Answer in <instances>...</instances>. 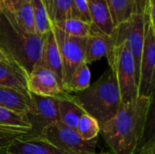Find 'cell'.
<instances>
[{
    "label": "cell",
    "instance_id": "obj_11",
    "mask_svg": "<svg viewBox=\"0 0 155 154\" xmlns=\"http://www.w3.org/2000/svg\"><path fill=\"white\" fill-rule=\"evenodd\" d=\"M0 87L7 88L30 97L27 73L9 57L0 62Z\"/></svg>",
    "mask_w": 155,
    "mask_h": 154
},
{
    "label": "cell",
    "instance_id": "obj_23",
    "mask_svg": "<svg viewBox=\"0 0 155 154\" xmlns=\"http://www.w3.org/2000/svg\"><path fill=\"white\" fill-rule=\"evenodd\" d=\"M33 7L35 34L41 36H45L51 29L52 24L47 15L45 7L42 0H30Z\"/></svg>",
    "mask_w": 155,
    "mask_h": 154
},
{
    "label": "cell",
    "instance_id": "obj_28",
    "mask_svg": "<svg viewBox=\"0 0 155 154\" xmlns=\"http://www.w3.org/2000/svg\"><path fill=\"white\" fill-rule=\"evenodd\" d=\"M135 154H155V142L143 145Z\"/></svg>",
    "mask_w": 155,
    "mask_h": 154
},
{
    "label": "cell",
    "instance_id": "obj_33",
    "mask_svg": "<svg viewBox=\"0 0 155 154\" xmlns=\"http://www.w3.org/2000/svg\"><path fill=\"white\" fill-rule=\"evenodd\" d=\"M95 154H111L109 152H96Z\"/></svg>",
    "mask_w": 155,
    "mask_h": 154
},
{
    "label": "cell",
    "instance_id": "obj_4",
    "mask_svg": "<svg viewBox=\"0 0 155 154\" xmlns=\"http://www.w3.org/2000/svg\"><path fill=\"white\" fill-rule=\"evenodd\" d=\"M106 58L118 85L122 103L136 99L139 96V89L135 64L125 43H112Z\"/></svg>",
    "mask_w": 155,
    "mask_h": 154
},
{
    "label": "cell",
    "instance_id": "obj_1",
    "mask_svg": "<svg viewBox=\"0 0 155 154\" xmlns=\"http://www.w3.org/2000/svg\"><path fill=\"white\" fill-rule=\"evenodd\" d=\"M153 106V97L139 95L127 103H122L116 113L101 125L100 133L113 154L136 153Z\"/></svg>",
    "mask_w": 155,
    "mask_h": 154
},
{
    "label": "cell",
    "instance_id": "obj_9",
    "mask_svg": "<svg viewBox=\"0 0 155 154\" xmlns=\"http://www.w3.org/2000/svg\"><path fill=\"white\" fill-rule=\"evenodd\" d=\"M155 88V25L144 21V41L140 64L139 95L153 97Z\"/></svg>",
    "mask_w": 155,
    "mask_h": 154
},
{
    "label": "cell",
    "instance_id": "obj_15",
    "mask_svg": "<svg viewBox=\"0 0 155 154\" xmlns=\"http://www.w3.org/2000/svg\"><path fill=\"white\" fill-rule=\"evenodd\" d=\"M91 22L99 31L112 37L115 26L113 23L109 8L105 0H88Z\"/></svg>",
    "mask_w": 155,
    "mask_h": 154
},
{
    "label": "cell",
    "instance_id": "obj_16",
    "mask_svg": "<svg viewBox=\"0 0 155 154\" xmlns=\"http://www.w3.org/2000/svg\"><path fill=\"white\" fill-rule=\"evenodd\" d=\"M58 113L60 122L63 124L76 129L80 117L85 113V112L74 95H70V93H67L58 98Z\"/></svg>",
    "mask_w": 155,
    "mask_h": 154
},
{
    "label": "cell",
    "instance_id": "obj_26",
    "mask_svg": "<svg viewBox=\"0 0 155 154\" xmlns=\"http://www.w3.org/2000/svg\"><path fill=\"white\" fill-rule=\"evenodd\" d=\"M73 2H74V10H75L77 18L84 22L92 24L87 0H73Z\"/></svg>",
    "mask_w": 155,
    "mask_h": 154
},
{
    "label": "cell",
    "instance_id": "obj_7",
    "mask_svg": "<svg viewBox=\"0 0 155 154\" xmlns=\"http://www.w3.org/2000/svg\"><path fill=\"white\" fill-rule=\"evenodd\" d=\"M113 44L124 42L135 64L137 81L140 79V64L144 41V19L142 14H134L129 20L115 27L111 37Z\"/></svg>",
    "mask_w": 155,
    "mask_h": 154
},
{
    "label": "cell",
    "instance_id": "obj_17",
    "mask_svg": "<svg viewBox=\"0 0 155 154\" xmlns=\"http://www.w3.org/2000/svg\"><path fill=\"white\" fill-rule=\"evenodd\" d=\"M49 20L53 25L62 21L77 18L73 0H42Z\"/></svg>",
    "mask_w": 155,
    "mask_h": 154
},
{
    "label": "cell",
    "instance_id": "obj_6",
    "mask_svg": "<svg viewBox=\"0 0 155 154\" xmlns=\"http://www.w3.org/2000/svg\"><path fill=\"white\" fill-rule=\"evenodd\" d=\"M57 46L59 49L63 66V89L65 88L74 70L84 62V51L86 37L69 35L57 27L52 25Z\"/></svg>",
    "mask_w": 155,
    "mask_h": 154
},
{
    "label": "cell",
    "instance_id": "obj_29",
    "mask_svg": "<svg viewBox=\"0 0 155 154\" xmlns=\"http://www.w3.org/2000/svg\"><path fill=\"white\" fill-rule=\"evenodd\" d=\"M134 14L143 15L147 0H134Z\"/></svg>",
    "mask_w": 155,
    "mask_h": 154
},
{
    "label": "cell",
    "instance_id": "obj_30",
    "mask_svg": "<svg viewBox=\"0 0 155 154\" xmlns=\"http://www.w3.org/2000/svg\"><path fill=\"white\" fill-rule=\"evenodd\" d=\"M24 0H0V2L10 10H15Z\"/></svg>",
    "mask_w": 155,
    "mask_h": 154
},
{
    "label": "cell",
    "instance_id": "obj_27",
    "mask_svg": "<svg viewBox=\"0 0 155 154\" xmlns=\"http://www.w3.org/2000/svg\"><path fill=\"white\" fill-rule=\"evenodd\" d=\"M27 132H18V131H9L0 129V149L6 148L15 139L27 134Z\"/></svg>",
    "mask_w": 155,
    "mask_h": 154
},
{
    "label": "cell",
    "instance_id": "obj_3",
    "mask_svg": "<svg viewBox=\"0 0 155 154\" xmlns=\"http://www.w3.org/2000/svg\"><path fill=\"white\" fill-rule=\"evenodd\" d=\"M74 97L100 126L110 120L122 104L120 91L110 68L84 91L76 93Z\"/></svg>",
    "mask_w": 155,
    "mask_h": 154
},
{
    "label": "cell",
    "instance_id": "obj_12",
    "mask_svg": "<svg viewBox=\"0 0 155 154\" xmlns=\"http://www.w3.org/2000/svg\"><path fill=\"white\" fill-rule=\"evenodd\" d=\"M6 151L12 154H69L41 137H29L26 134L15 139Z\"/></svg>",
    "mask_w": 155,
    "mask_h": 154
},
{
    "label": "cell",
    "instance_id": "obj_18",
    "mask_svg": "<svg viewBox=\"0 0 155 154\" xmlns=\"http://www.w3.org/2000/svg\"><path fill=\"white\" fill-rule=\"evenodd\" d=\"M30 128L25 113L0 105V129L29 133Z\"/></svg>",
    "mask_w": 155,
    "mask_h": 154
},
{
    "label": "cell",
    "instance_id": "obj_8",
    "mask_svg": "<svg viewBox=\"0 0 155 154\" xmlns=\"http://www.w3.org/2000/svg\"><path fill=\"white\" fill-rule=\"evenodd\" d=\"M31 107L25 113L30 124L29 137H40L51 124L60 122L58 113V98L40 96L30 93Z\"/></svg>",
    "mask_w": 155,
    "mask_h": 154
},
{
    "label": "cell",
    "instance_id": "obj_20",
    "mask_svg": "<svg viewBox=\"0 0 155 154\" xmlns=\"http://www.w3.org/2000/svg\"><path fill=\"white\" fill-rule=\"evenodd\" d=\"M0 105L26 113L31 107V99L15 91L0 87Z\"/></svg>",
    "mask_w": 155,
    "mask_h": 154
},
{
    "label": "cell",
    "instance_id": "obj_10",
    "mask_svg": "<svg viewBox=\"0 0 155 154\" xmlns=\"http://www.w3.org/2000/svg\"><path fill=\"white\" fill-rule=\"evenodd\" d=\"M28 91L40 96L60 98L67 93L56 74L38 62L28 74Z\"/></svg>",
    "mask_w": 155,
    "mask_h": 154
},
{
    "label": "cell",
    "instance_id": "obj_13",
    "mask_svg": "<svg viewBox=\"0 0 155 154\" xmlns=\"http://www.w3.org/2000/svg\"><path fill=\"white\" fill-rule=\"evenodd\" d=\"M112 46V39L91 25L90 34L86 37L84 62L89 64L107 56Z\"/></svg>",
    "mask_w": 155,
    "mask_h": 154
},
{
    "label": "cell",
    "instance_id": "obj_34",
    "mask_svg": "<svg viewBox=\"0 0 155 154\" xmlns=\"http://www.w3.org/2000/svg\"><path fill=\"white\" fill-rule=\"evenodd\" d=\"M87 1H88V0H87Z\"/></svg>",
    "mask_w": 155,
    "mask_h": 154
},
{
    "label": "cell",
    "instance_id": "obj_14",
    "mask_svg": "<svg viewBox=\"0 0 155 154\" xmlns=\"http://www.w3.org/2000/svg\"><path fill=\"white\" fill-rule=\"evenodd\" d=\"M38 63L53 71L63 85V66L54 34L51 29L45 36L41 57Z\"/></svg>",
    "mask_w": 155,
    "mask_h": 154
},
{
    "label": "cell",
    "instance_id": "obj_19",
    "mask_svg": "<svg viewBox=\"0 0 155 154\" xmlns=\"http://www.w3.org/2000/svg\"><path fill=\"white\" fill-rule=\"evenodd\" d=\"M10 11L15 23L23 32L30 34H35L34 13L30 0H24L15 10Z\"/></svg>",
    "mask_w": 155,
    "mask_h": 154
},
{
    "label": "cell",
    "instance_id": "obj_32",
    "mask_svg": "<svg viewBox=\"0 0 155 154\" xmlns=\"http://www.w3.org/2000/svg\"><path fill=\"white\" fill-rule=\"evenodd\" d=\"M0 154H12V153H9V152L6 151V148H4V149H0Z\"/></svg>",
    "mask_w": 155,
    "mask_h": 154
},
{
    "label": "cell",
    "instance_id": "obj_24",
    "mask_svg": "<svg viewBox=\"0 0 155 154\" xmlns=\"http://www.w3.org/2000/svg\"><path fill=\"white\" fill-rule=\"evenodd\" d=\"M91 25L92 24L84 22L80 19L70 18L53 25L69 35L85 38L90 34Z\"/></svg>",
    "mask_w": 155,
    "mask_h": 154
},
{
    "label": "cell",
    "instance_id": "obj_31",
    "mask_svg": "<svg viewBox=\"0 0 155 154\" xmlns=\"http://www.w3.org/2000/svg\"><path fill=\"white\" fill-rule=\"evenodd\" d=\"M6 57H7V56L0 51V62H2V61H3L5 58H6Z\"/></svg>",
    "mask_w": 155,
    "mask_h": 154
},
{
    "label": "cell",
    "instance_id": "obj_25",
    "mask_svg": "<svg viewBox=\"0 0 155 154\" xmlns=\"http://www.w3.org/2000/svg\"><path fill=\"white\" fill-rule=\"evenodd\" d=\"M75 130L84 141H91L98 137L101 126L96 119L85 113L80 117Z\"/></svg>",
    "mask_w": 155,
    "mask_h": 154
},
{
    "label": "cell",
    "instance_id": "obj_22",
    "mask_svg": "<svg viewBox=\"0 0 155 154\" xmlns=\"http://www.w3.org/2000/svg\"><path fill=\"white\" fill-rule=\"evenodd\" d=\"M91 84V72L88 64L83 62L73 73L65 88L66 93H80Z\"/></svg>",
    "mask_w": 155,
    "mask_h": 154
},
{
    "label": "cell",
    "instance_id": "obj_2",
    "mask_svg": "<svg viewBox=\"0 0 155 154\" xmlns=\"http://www.w3.org/2000/svg\"><path fill=\"white\" fill-rule=\"evenodd\" d=\"M45 36L23 32L15 23L12 12L0 2V51L27 74L41 57Z\"/></svg>",
    "mask_w": 155,
    "mask_h": 154
},
{
    "label": "cell",
    "instance_id": "obj_5",
    "mask_svg": "<svg viewBox=\"0 0 155 154\" xmlns=\"http://www.w3.org/2000/svg\"><path fill=\"white\" fill-rule=\"evenodd\" d=\"M40 137L69 154L96 153L97 138L84 141L75 129L65 126L61 122L48 126Z\"/></svg>",
    "mask_w": 155,
    "mask_h": 154
},
{
    "label": "cell",
    "instance_id": "obj_21",
    "mask_svg": "<svg viewBox=\"0 0 155 154\" xmlns=\"http://www.w3.org/2000/svg\"><path fill=\"white\" fill-rule=\"evenodd\" d=\"M115 27L129 20L134 14V0H105Z\"/></svg>",
    "mask_w": 155,
    "mask_h": 154
}]
</instances>
